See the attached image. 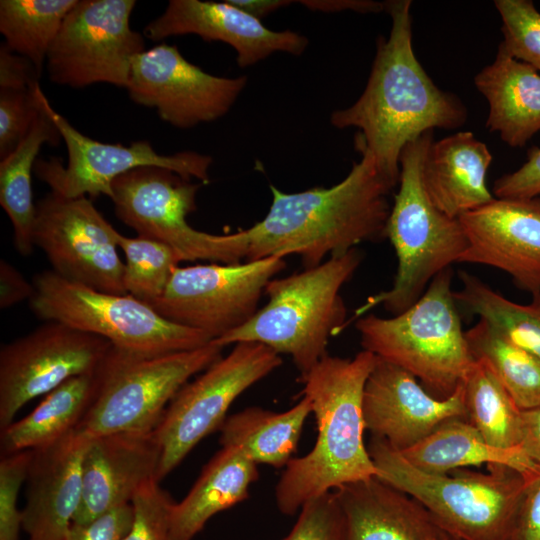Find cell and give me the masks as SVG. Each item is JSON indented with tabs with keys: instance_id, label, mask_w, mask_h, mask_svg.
Here are the masks:
<instances>
[{
	"instance_id": "6da1fadb",
	"label": "cell",
	"mask_w": 540,
	"mask_h": 540,
	"mask_svg": "<svg viewBox=\"0 0 540 540\" xmlns=\"http://www.w3.org/2000/svg\"><path fill=\"white\" fill-rule=\"evenodd\" d=\"M410 9L409 0L386 1L391 29L387 38L378 40L366 87L351 106L330 117L336 128L358 129L356 150L368 153L394 186L408 143L435 128H459L467 120L463 102L440 89L418 61Z\"/></svg>"
},
{
	"instance_id": "7a4b0ae2",
	"label": "cell",
	"mask_w": 540,
	"mask_h": 540,
	"mask_svg": "<svg viewBox=\"0 0 540 540\" xmlns=\"http://www.w3.org/2000/svg\"><path fill=\"white\" fill-rule=\"evenodd\" d=\"M360 154L347 176L329 188L284 193L270 185L268 213L245 229V261L298 255L307 269L328 255L340 256L362 242L386 237L388 195L395 186L368 153Z\"/></svg>"
},
{
	"instance_id": "3957f363",
	"label": "cell",
	"mask_w": 540,
	"mask_h": 540,
	"mask_svg": "<svg viewBox=\"0 0 540 540\" xmlns=\"http://www.w3.org/2000/svg\"><path fill=\"white\" fill-rule=\"evenodd\" d=\"M376 356L362 350L353 358L326 355L301 376L312 405L317 438L311 451L293 457L275 488L279 511L293 515L310 500L344 485L377 476L364 443V387Z\"/></svg>"
},
{
	"instance_id": "277c9868",
	"label": "cell",
	"mask_w": 540,
	"mask_h": 540,
	"mask_svg": "<svg viewBox=\"0 0 540 540\" xmlns=\"http://www.w3.org/2000/svg\"><path fill=\"white\" fill-rule=\"evenodd\" d=\"M360 262L355 248L299 273L273 278L265 288L268 302L246 324L212 342L222 347L263 344L289 355L303 376L328 355L329 338L343 328L347 312L340 291Z\"/></svg>"
},
{
	"instance_id": "5b68a950",
	"label": "cell",
	"mask_w": 540,
	"mask_h": 540,
	"mask_svg": "<svg viewBox=\"0 0 540 540\" xmlns=\"http://www.w3.org/2000/svg\"><path fill=\"white\" fill-rule=\"evenodd\" d=\"M433 141V131L427 132L401 153L399 188L386 226V237L397 258L396 275L391 288L369 297L355 317L378 305L392 315L405 311L438 274L460 262L467 250L459 219L439 210L425 190L423 165Z\"/></svg>"
},
{
	"instance_id": "8992f818",
	"label": "cell",
	"mask_w": 540,
	"mask_h": 540,
	"mask_svg": "<svg viewBox=\"0 0 540 540\" xmlns=\"http://www.w3.org/2000/svg\"><path fill=\"white\" fill-rule=\"evenodd\" d=\"M367 449L376 477L420 502L454 539L508 540L526 482L519 471L490 464L485 473H427L382 439L371 437Z\"/></svg>"
},
{
	"instance_id": "52a82bcc",
	"label": "cell",
	"mask_w": 540,
	"mask_h": 540,
	"mask_svg": "<svg viewBox=\"0 0 540 540\" xmlns=\"http://www.w3.org/2000/svg\"><path fill=\"white\" fill-rule=\"evenodd\" d=\"M451 282L448 268L405 311L388 318L370 314L356 322L363 350L408 371L439 399L451 396L475 363Z\"/></svg>"
},
{
	"instance_id": "ba28073f",
	"label": "cell",
	"mask_w": 540,
	"mask_h": 540,
	"mask_svg": "<svg viewBox=\"0 0 540 540\" xmlns=\"http://www.w3.org/2000/svg\"><path fill=\"white\" fill-rule=\"evenodd\" d=\"M223 348L211 341L193 350L141 355L112 346L95 370L92 399L75 430L89 440L153 432L177 392L221 358Z\"/></svg>"
},
{
	"instance_id": "9c48e42d",
	"label": "cell",
	"mask_w": 540,
	"mask_h": 540,
	"mask_svg": "<svg viewBox=\"0 0 540 540\" xmlns=\"http://www.w3.org/2000/svg\"><path fill=\"white\" fill-rule=\"evenodd\" d=\"M29 306L46 321L63 323L102 337L113 347L135 354L158 355L193 350L212 339L174 323L130 294L102 292L44 270L32 278Z\"/></svg>"
},
{
	"instance_id": "30bf717a",
	"label": "cell",
	"mask_w": 540,
	"mask_h": 540,
	"mask_svg": "<svg viewBox=\"0 0 540 540\" xmlns=\"http://www.w3.org/2000/svg\"><path fill=\"white\" fill-rule=\"evenodd\" d=\"M201 184L158 167H140L112 184L111 200L117 218L137 235L169 246L180 261L239 263L248 250L244 230L217 235L197 230L186 217L194 212Z\"/></svg>"
},
{
	"instance_id": "8fae6325",
	"label": "cell",
	"mask_w": 540,
	"mask_h": 540,
	"mask_svg": "<svg viewBox=\"0 0 540 540\" xmlns=\"http://www.w3.org/2000/svg\"><path fill=\"white\" fill-rule=\"evenodd\" d=\"M282 364L257 342H239L174 396L154 430L160 447L156 480L171 473L209 434L219 431L232 403Z\"/></svg>"
},
{
	"instance_id": "7c38bea8",
	"label": "cell",
	"mask_w": 540,
	"mask_h": 540,
	"mask_svg": "<svg viewBox=\"0 0 540 540\" xmlns=\"http://www.w3.org/2000/svg\"><path fill=\"white\" fill-rule=\"evenodd\" d=\"M285 267L284 258L276 256L177 266L162 295L148 305L164 318L216 340L256 314L267 284Z\"/></svg>"
},
{
	"instance_id": "4fadbf2b",
	"label": "cell",
	"mask_w": 540,
	"mask_h": 540,
	"mask_svg": "<svg viewBox=\"0 0 540 540\" xmlns=\"http://www.w3.org/2000/svg\"><path fill=\"white\" fill-rule=\"evenodd\" d=\"M134 0H78L46 58L50 81L83 88L108 83L126 88L133 59L145 51L130 26Z\"/></svg>"
},
{
	"instance_id": "5bb4252c",
	"label": "cell",
	"mask_w": 540,
	"mask_h": 540,
	"mask_svg": "<svg viewBox=\"0 0 540 540\" xmlns=\"http://www.w3.org/2000/svg\"><path fill=\"white\" fill-rule=\"evenodd\" d=\"M40 97L68 153L67 165L58 157L37 159L35 163L34 173L53 192L68 198L105 195L111 199L114 180L140 167L167 169L187 181H209V155L194 151L162 155L148 141H135L128 146L99 142L83 135L54 110L43 91Z\"/></svg>"
},
{
	"instance_id": "9a60e30c",
	"label": "cell",
	"mask_w": 540,
	"mask_h": 540,
	"mask_svg": "<svg viewBox=\"0 0 540 540\" xmlns=\"http://www.w3.org/2000/svg\"><path fill=\"white\" fill-rule=\"evenodd\" d=\"M117 233L86 196L68 198L51 191L36 203L33 243L51 270L102 292L127 294Z\"/></svg>"
},
{
	"instance_id": "2e32d148",
	"label": "cell",
	"mask_w": 540,
	"mask_h": 540,
	"mask_svg": "<svg viewBox=\"0 0 540 540\" xmlns=\"http://www.w3.org/2000/svg\"><path fill=\"white\" fill-rule=\"evenodd\" d=\"M112 344L60 322L46 321L0 349V430L23 406L67 380L96 370Z\"/></svg>"
},
{
	"instance_id": "e0dca14e",
	"label": "cell",
	"mask_w": 540,
	"mask_h": 540,
	"mask_svg": "<svg viewBox=\"0 0 540 540\" xmlns=\"http://www.w3.org/2000/svg\"><path fill=\"white\" fill-rule=\"evenodd\" d=\"M247 77H221L190 63L178 48L158 44L132 61L126 90L170 125L188 129L223 117L246 87Z\"/></svg>"
},
{
	"instance_id": "ac0fdd59",
	"label": "cell",
	"mask_w": 540,
	"mask_h": 540,
	"mask_svg": "<svg viewBox=\"0 0 540 540\" xmlns=\"http://www.w3.org/2000/svg\"><path fill=\"white\" fill-rule=\"evenodd\" d=\"M362 412L365 430L372 437L403 452L444 422L466 419L463 385L448 398L439 399L411 373L376 357L364 387Z\"/></svg>"
},
{
	"instance_id": "d6986e66",
	"label": "cell",
	"mask_w": 540,
	"mask_h": 540,
	"mask_svg": "<svg viewBox=\"0 0 540 540\" xmlns=\"http://www.w3.org/2000/svg\"><path fill=\"white\" fill-rule=\"evenodd\" d=\"M458 219L468 241L460 262L494 267L540 294V197L494 198Z\"/></svg>"
},
{
	"instance_id": "ffe728a7",
	"label": "cell",
	"mask_w": 540,
	"mask_h": 540,
	"mask_svg": "<svg viewBox=\"0 0 540 540\" xmlns=\"http://www.w3.org/2000/svg\"><path fill=\"white\" fill-rule=\"evenodd\" d=\"M186 34L230 45L242 68L275 52L301 55L309 43L305 36L291 30L267 28L228 1L171 0L165 11L144 28V35L153 41Z\"/></svg>"
},
{
	"instance_id": "44dd1931",
	"label": "cell",
	"mask_w": 540,
	"mask_h": 540,
	"mask_svg": "<svg viewBox=\"0 0 540 540\" xmlns=\"http://www.w3.org/2000/svg\"><path fill=\"white\" fill-rule=\"evenodd\" d=\"M159 459L154 431L117 433L90 440L82 463L81 501L72 523H89L131 503L143 484L156 479Z\"/></svg>"
},
{
	"instance_id": "7402d4cb",
	"label": "cell",
	"mask_w": 540,
	"mask_h": 540,
	"mask_svg": "<svg viewBox=\"0 0 540 540\" xmlns=\"http://www.w3.org/2000/svg\"><path fill=\"white\" fill-rule=\"evenodd\" d=\"M89 439L73 430L32 450L22 529L29 540H65L82 495V463Z\"/></svg>"
},
{
	"instance_id": "603a6c76",
	"label": "cell",
	"mask_w": 540,
	"mask_h": 540,
	"mask_svg": "<svg viewBox=\"0 0 540 540\" xmlns=\"http://www.w3.org/2000/svg\"><path fill=\"white\" fill-rule=\"evenodd\" d=\"M341 540H456L416 499L377 477L334 490Z\"/></svg>"
},
{
	"instance_id": "cb8c5ba5",
	"label": "cell",
	"mask_w": 540,
	"mask_h": 540,
	"mask_svg": "<svg viewBox=\"0 0 540 540\" xmlns=\"http://www.w3.org/2000/svg\"><path fill=\"white\" fill-rule=\"evenodd\" d=\"M492 154L470 131L433 141L423 165V182L432 203L459 218L495 197L487 186Z\"/></svg>"
},
{
	"instance_id": "d4e9b609",
	"label": "cell",
	"mask_w": 540,
	"mask_h": 540,
	"mask_svg": "<svg viewBox=\"0 0 540 540\" xmlns=\"http://www.w3.org/2000/svg\"><path fill=\"white\" fill-rule=\"evenodd\" d=\"M488 103L486 127L508 146L520 148L540 132V74L498 48L474 78Z\"/></svg>"
},
{
	"instance_id": "484cf974",
	"label": "cell",
	"mask_w": 540,
	"mask_h": 540,
	"mask_svg": "<svg viewBox=\"0 0 540 540\" xmlns=\"http://www.w3.org/2000/svg\"><path fill=\"white\" fill-rule=\"evenodd\" d=\"M257 464L236 447H222L204 466L188 494L171 511L170 540H193L206 523L249 495Z\"/></svg>"
},
{
	"instance_id": "4316f807",
	"label": "cell",
	"mask_w": 540,
	"mask_h": 540,
	"mask_svg": "<svg viewBox=\"0 0 540 540\" xmlns=\"http://www.w3.org/2000/svg\"><path fill=\"white\" fill-rule=\"evenodd\" d=\"M36 87L39 110L28 133L18 146L0 161V205L13 228V243L17 252L29 256L34 249L33 227L36 204L32 194V173L38 153L44 144H58L61 135L45 110Z\"/></svg>"
},
{
	"instance_id": "83f0119b",
	"label": "cell",
	"mask_w": 540,
	"mask_h": 540,
	"mask_svg": "<svg viewBox=\"0 0 540 540\" xmlns=\"http://www.w3.org/2000/svg\"><path fill=\"white\" fill-rule=\"evenodd\" d=\"M416 468L435 474L468 466L500 464L529 475L538 469L521 447L497 448L464 418L450 419L423 440L399 452Z\"/></svg>"
},
{
	"instance_id": "f1b7e54d",
	"label": "cell",
	"mask_w": 540,
	"mask_h": 540,
	"mask_svg": "<svg viewBox=\"0 0 540 540\" xmlns=\"http://www.w3.org/2000/svg\"><path fill=\"white\" fill-rule=\"evenodd\" d=\"M310 414L312 405L306 396L284 412L249 407L226 418L219 442L222 447L238 448L257 465L286 467Z\"/></svg>"
},
{
	"instance_id": "f546056e",
	"label": "cell",
	"mask_w": 540,
	"mask_h": 540,
	"mask_svg": "<svg viewBox=\"0 0 540 540\" xmlns=\"http://www.w3.org/2000/svg\"><path fill=\"white\" fill-rule=\"evenodd\" d=\"M94 386L95 371L75 376L46 394L28 415L0 430L2 455L42 448L75 430Z\"/></svg>"
},
{
	"instance_id": "4dcf8cb0",
	"label": "cell",
	"mask_w": 540,
	"mask_h": 540,
	"mask_svg": "<svg viewBox=\"0 0 540 540\" xmlns=\"http://www.w3.org/2000/svg\"><path fill=\"white\" fill-rule=\"evenodd\" d=\"M470 352L483 362L521 410L540 405V359L483 319L465 331Z\"/></svg>"
},
{
	"instance_id": "1f68e13d",
	"label": "cell",
	"mask_w": 540,
	"mask_h": 540,
	"mask_svg": "<svg viewBox=\"0 0 540 540\" xmlns=\"http://www.w3.org/2000/svg\"><path fill=\"white\" fill-rule=\"evenodd\" d=\"M466 419L490 445L510 449L522 441V410L490 369L475 363L462 382Z\"/></svg>"
},
{
	"instance_id": "d6a6232c",
	"label": "cell",
	"mask_w": 540,
	"mask_h": 540,
	"mask_svg": "<svg viewBox=\"0 0 540 540\" xmlns=\"http://www.w3.org/2000/svg\"><path fill=\"white\" fill-rule=\"evenodd\" d=\"M459 279L461 288L454 291L457 303L540 359V294L532 295L529 303L522 304L506 298L468 272H459Z\"/></svg>"
},
{
	"instance_id": "836d02e7",
	"label": "cell",
	"mask_w": 540,
	"mask_h": 540,
	"mask_svg": "<svg viewBox=\"0 0 540 540\" xmlns=\"http://www.w3.org/2000/svg\"><path fill=\"white\" fill-rule=\"evenodd\" d=\"M78 0H1L5 44L29 59L41 74L48 51Z\"/></svg>"
},
{
	"instance_id": "e575fe53",
	"label": "cell",
	"mask_w": 540,
	"mask_h": 540,
	"mask_svg": "<svg viewBox=\"0 0 540 540\" xmlns=\"http://www.w3.org/2000/svg\"><path fill=\"white\" fill-rule=\"evenodd\" d=\"M116 241L125 256L126 293L147 304L156 300L181 262L177 254L169 246L139 235L128 237L118 232Z\"/></svg>"
},
{
	"instance_id": "d590c367",
	"label": "cell",
	"mask_w": 540,
	"mask_h": 540,
	"mask_svg": "<svg viewBox=\"0 0 540 540\" xmlns=\"http://www.w3.org/2000/svg\"><path fill=\"white\" fill-rule=\"evenodd\" d=\"M503 41L499 47L540 72V12L531 0H496Z\"/></svg>"
},
{
	"instance_id": "8d00e7d4",
	"label": "cell",
	"mask_w": 540,
	"mask_h": 540,
	"mask_svg": "<svg viewBox=\"0 0 540 540\" xmlns=\"http://www.w3.org/2000/svg\"><path fill=\"white\" fill-rule=\"evenodd\" d=\"M174 503L156 479L147 481L131 501L133 521L122 540H170V519Z\"/></svg>"
},
{
	"instance_id": "74e56055",
	"label": "cell",
	"mask_w": 540,
	"mask_h": 540,
	"mask_svg": "<svg viewBox=\"0 0 540 540\" xmlns=\"http://www.w3.org/2000/svg\"><path fill=\"white\" fill-rule=\"evenodd\" d=\"M32 450L4 454L0 460V540H18L22 511L17 498L26 480Z\"/></svg>"
},
{
	"instance_id": "f35d334b",
	"label": "cell",
	"mask_w": 540,
	"mask_h": 540,
	"mask_svg": "<svg viewBox=\"0 0 540 540\" xmlns=\"http://www.w3.org/2000/svg\"><path fill=\"white\" fill-rule=\"evenodd\" d=\"M36 87L33 90H0L1 159L18 146L37 116Z\"/></svg>"
},
{
	"instance_id": "ab89813d",
	"label": "cell",
	"mask_w": 540,
	"mask_h": 540,
	"mask_svg": "<svg viewBox=\"0 0 540 540\" xmlns=\"http://www.w3.org/2000/svg\"><path fill=\"white\" fill-rule=\"evenodd\" d=\"M341 512L334 491L308 501L282 540H341Z\"/></svg>"
},
{
	"instance_id": "60d3db41",
	"label": "cell",
	"mask_w": 540,
	"mask_h": 540,
	"mask_svg": "<svg viewBox=\"0 0 540 540\" xmlns=\"http://www.w3.org/2000/svg\"><path fill=\"white\" fill-rule=\"evenodd\" d=\"M133 521L132 504L116 507L86 524L72 523L65 540H122Z\"/></svg>"
},
{
	"instance_id": "b9f144b4",
	"label": "cell",
	"mask_w": 540,
	"mask_h": 540,
	"mask_svg": "<svg viewBox=\"0 0 540 540\" xmlns=\"http://www.w3.org/2000/svg\"><path fill=\"white\" fill-rule=\"evenodd\" d=\"M525 478L508 540H540V467Z\"/></svg>"
},
{
	"instance_id": "7bdbcfd3",
	"label": "cell",
	"mask_w": 540,
	"mask_h": 540,
	"mask_svg": "<svg viewBox=\"0 0 540 540\" xmlns=\"http://www.w3.org/2000/svg\"><path fill=\"white\" fill-rule=\"evenodd\" d=\"M495 198L532 199L540 196V148L533 149L527 161L514 172L498 178L492 188Z\"/></svg>"
},
{
	"instance_id": "ee69618b",
	"label": "cell",
	"mask_w": 540,
	"mask_h": 540,
	"mask_svg": "<svg viewBox=\"0 0 540 540\" xmlns=\"http://www.w3.org/2000/svg\"><path fill=\"white\" fill-rule=\"evenodd\" d=\"M41 74L26 57L13 52L5 43L0 47V90H33Z\"/></svg>"
},
{
	"instance_id": "f6af8a7d",
	"label": "cell",
	"mask_w": 540,
	"mask_h": 540,
	"mask_svg": "<svg viewBox=\"0 0 540 540\" xmlns=\"http://www.w3.org/2000/svg\"><path fill=\"white\" fill-rule=\"evenodd\" d=\"M34 285L11 263L0 260V308L8 309L30 300Z\"/></svg>"
},
{
	"instance_id": "bcb514c9",
	"label": "cell",
	"mask_w": 540,
	"mask_h": 540,
	"mask_svg": "<svg viewBox=\"0 0 540 540\" xmlns=\"http://www.w3.org/2000/svg\"><path fill=\"white\" fill-rule=\"evenodd\" d=\"M301 5L312 11L321 12H341L352 10L358 13H379L385 12L386 1L378 2L372 0H301Z\"/></svg>"
},
{
	"instance_id": "7dc6e473",
	"label": "cell",
	"mask_w": 540,
	"mask_h": 540,
	"mask_svg": "<svg viewBox=\"0 0 540 540\" xmlns=\"http://www.w3.org/2000/svg\"><path fill=\"white\" fill-rule=\"evenodd\" d=\"M520 447L526 456L540 467V405L529 410H522Z\"/></svg>"
},
{
	"instance_id": "c3c4849f",
	"label": "cell",
	"mask_w": 540,
	"mask_h": 540,
	"mask_svg": "<svg viewBox=\"0 0 540 540\" xmlns=\"http://www.w3.org/2000/svg\"><path fill=\"white\" fill-rule=\"evenodd\" d=\"M230 4L238 7L249 15L261 21L276 10L290 5L289 0H227Z\"/></svg>"
}]
</instances>
